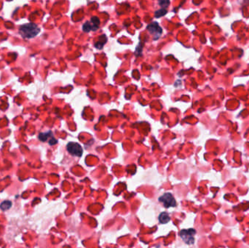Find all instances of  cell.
<instances>
[{
  "mask_svg": "<svg viewBox=\"0 0 249 248\" xmlns=\"http://www.w3.org/2000/svg\"><path fill=\"white\" fill-rule=\"evenodd\" d=\"M40 32V28L34 24H23L19 28V34L24 39H31Z\"/></svg>",
  "mask_w": 249,
  "mask_h": 248,
  "instance_id": "obj_1",
  "label": "cell"
},
{
  "mask_svg": "<svg viewBox=\"0 0 249 248\" xmlns=\"http://www.w3.org/2000/svg\"><path fill=\"white\" fill-rule=\"evenodd\" d=\"M196 234V231L194 229H183L180 231L179 235L182 240L187 245H192L195 242V235Z\"/></svg>",
  "mask_w": 249,
  "mask_h": 248,
  "instance_id": "obj_2",
  "label": "cell"
},
{
  "mask_svg": "<svg viewBox=\"0 0 249 248\" xmlns=\"http://www.w3.org/2000/svg\"><path fill=\"white\" fill-rule=\"evenodd\" d=\"M158 200L166 208L174 207L176 206V200L170 193H165L163 196H161L158 199Z\"/></svg>",
  "mask_w": 249,
  "mask_h": 248,
  "instance_id": "obj_3",
  "label": "cell"
},
{
  "mask_svg": "<svg viewBox=\"0 0 249 248\" xmlns=\"http://www.w3.org/2000/svg\"><path fill=\"white\" fill-rule=\"evenodd\" d=\"M66 149L68 153L71 154L72 156H81L82 155V148L79 143H74V142H70V143L67 144Z\"/></svg>",
  "mask_w": 249,
  "mask_h": 248,
  "instance_id": "obj_4",
  "label": "cell"
},
{
  "mask_svg": "<svg viewBox=\"0 0 249 248\" xmlns=\"http://www.w3.org/2000/svg\"><path fill=\"white\" fill-rule=\"evenodd\" d=\"M100 21L97 17H93L90 21H87L83 25L82 30L84 32H89L90 31H96L98 28Z\"/></svg>",
  "mask_w": 249,
  "mask_h": 248,
  "instance_id": "obj_5",
  "label": "cell"
},
{
  "mask_svg": "<svg viewBox=\"0 0 249 248\" xmlns=\"http://www.w3.org/2000/svg\"><path fill=\"white\" fill-rule=\"evenodd\" d=\"M146 28L149 31V32L151 35L154 36V40H158L160 36H161L162 33H163V29H162V28L160 26V25H159L157 22L151 23V24L148 25Z\"/></svg>",
  "mask_w": 249,
  "mask_h": 248,
  "instance_id": "obj_6",
  "label": "cell"
},
{
  "mask_svg": "<svg viewBox=\"0 0 249 248\" xmlns=\"http://www.w3.org/2000/svg\"><path fill=\"white\" fill-rule=\"evenodd\" d=\"M106 42H107V38H106V36L102 35L101 37H100L98 42H96V44H95V47L97 49H98V50H100V49L103 48V45L106 44Z\"/></svg>",
  "mask_w": 249,
  "mask_h": 248,
  "instance_id": "obj_7",
  "label": "cell"
},
{
  "mask_svg": "<svg viewBox=\"0 0 249 248\" xmlns=\"http://www.w3.org/2000/svg\"><path fill=\"white\" fill-rule=\"evenodd\" d=\"M170 216H169V215L167 214V213H165V212H163V213H160V215H159V221L160 222V223L165 224V223H168V222L170 221Z\"/></svg>",
  "mask_w": 249,
  "mask_h": 248,
  "instance_id": "obj_8",
  "label": "cell"
},
{
  "mask_svg": "<svg viewBox=\"0 0 249 248\" xmlns=\"http://www.w3.org/2000/svg\"><path fill=\"white\" fill-rule=\"evenodd\" d=\"M52 137V133L50 131L47 133H42L39 135V139L42 142H45L49 138Z\"/></svg>",
  "mask_w": 249,
  "mask_h": 248,
  "instance_id": "obj_9",
  "label": "cell"
},
{
  "mask_svg": "<svg viewBox=\"0 0 249 248\" xmlns=\"http://www.w3.org/2000/svg\"><path fill=\"white\" fill-rule=\"evenodd\" d=\"M12 207V202L10 201H4L0 204V208L2 210H7Z\"/></svg>",
  "mask_w": 249,
  "mask_h": 248,
  "instance_id": "obj_10",
  "label": "cell"
},
{
  "mask_svg": "<svg viewBox=\"0 0 249 248\" xmlns=\"http://www.w3.org/2000/svg\"><path fill=\"white\" fill-rule=\"evenodd\" d=\"M167 12V11L165 8H161L160 10L156 11L155 13H154V16H155V18H161V17L166 15Z\"/></svg>",
  "mask_w": 249,
  "mask_h": 248,
  "instance_id": "obj_11",
  "label": "cell"
},
{
  "mask_svg": "<svg viewBox=\"0 0 249 248\" xmlns=\"http://www.w3.org/2000/svg\"><path fill=\"white\" fill-rule=\"evenodd\" d=\"M159 5L162 8H167L170 5V0H159Z\"/></svg>",
  "mask_w": 249,
  "mask_h": 248,
  "instance_id": "obj_12",
  "label": "cell"
},
{
  "mask_svg": "<svg viewBox=\"0 0 249 248\" xmlns=\"http://www.w3.org/2000/svg\"><path fill=\"white\" fill-rule=\"evenodd\" d=\"M57 143H58V140H55V139L53 137L51 138L50 140H49V143H50V145H51V146H52V145H55V144H56Z\"/></svg>",
  "mask_w": 249,
  "mask_h": 248,
  "instance_id": "obj_13",
  "label": "cell"
}]
</instances>
